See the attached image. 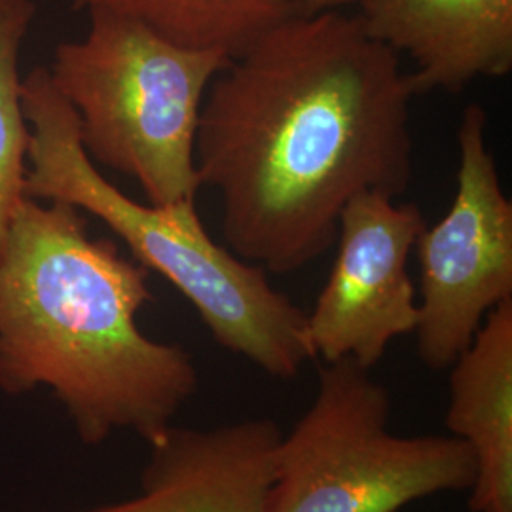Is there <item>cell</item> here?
Returning <instances> with one entry per match:
<instances>
[{
	"label": "cell",
	"mask_w": 512,
	"mask_h": 512,
	"mask_svg": "<svg viewBox=\"0 0 512 512\" xmlns=\"http://www.w3.org/2000/svg\"><path fill=\"white\" fill-rule=\"evenodd\" d=\"M414 95L401 55L342 10L296 14L230 59L196 135L230 251L293 274L336 243L351 198H399L414 175Z\"/></svg>",
	"instance_id": "1"
},
{
	"label": "cell",
	"mask_w": 512,
	"mask_h": 512,
	"mask_svg": "<svg viewBox=\"0 0 512 512\" xmlns=\"http://www.w3.org/2000/svg\"><path fill=\"white\" fill-rule=\"evenodd\" d=\"M86 220L69 203H19L0 247V393L48 389L88 446L120 431L150 446L196 393L198 368L141 330L150 272Z\"/></svg>",
	"instance_id": "2"
},
{
	"label": "cell",
	"mask_w": 512,
	"mask_h": 512,
	"mask_svg": "<svg viewBox=\"0 0 512 512\" xmlns=\"http://www.w3.org/2000/svg\"><path fill=\"white\" fill-rule=\"evenodd\" d=\"M29 124L25 198L63 202L92 215L128 245L148 272L165 277L198 311L220 348L272 378L293 380L313 361L306 311L268 281V272L207 234L196 202L143 205L107 181L84 152L73 107L48 67L21 84Z\"/></svg>",
	"instance_id": "3"
},
{
	"label": "cell",
	"mask_w": 512,
	"mask_h": 512,
	"mask_svg": "<svg viewBox=\"0 0 512 512\" xmlns=\"http://www.w3.org/2000/svg\"><path fill=\"white\" fill-rule=\"evenodd\" d=\"M86 12V37L61 42L48 67L84 152L137 181L150 205L196 202L203 99L230 57L173 44L110 8Z\"/></svg>",
	"instance_id": "4"
},
{
	"label": "cell",
	"mask_w": 512,
	"mask_h": 512,
	"mask_svg": "<svg viewBox=\"0 0 512 512\" xmlns=\"http://www.w3.org/2000/svg\"><path fill=\"white\" fill-rule=\"evenodd\" d=\"M391 397L353 361L319 368L317 393L275 454L268 512H399L471 490L475 458L452 435L401 437Z\"/></svg>",
	"instance_id": "5"
},
{
	"label": "cell",
	"mask_w": 512,
	"mask_h": 512,
	"mask_svg": "<svg viewBox=\"0 0 512 512\" xmlns=\"http://www.w3.org/2000/svg\"><path fill=\"white\" fill-rule=\"evenodd\" d=\"M488 114L463 110L458 128L456 194L448 213L421 230L418 353L423 365L444 370L471 346L484 319L512 300V202L507 198Z\"/></svg>",
	"instance_id": "6"
},
{
	"label": "cell",
	"mask_w": 512,
	"mask_h": 512,
	"mask_svg": "<svg viewBox=\"0 0 512 512\" xmlns=\"http://www.w3.org/2000/svg\"><path fill=\"white\" fill-rule=\"evenodd\" d=\"M425 219L414 203L384 192H361L340 215L338 255L306 313L313 359L372 368L389 344L418 327V296L408 274Z\"/></svg>",
	"instance_id": "7"
},
{
	"label": "cell",
	"mask_w": 512,
	"mask_h": 512,
	"mask_svg": "<svg viewBox=\"0 0 512 512\" xmlns=\"http://www.w3.org/2000/svg\"><path fill=\"white\" fill-rule=\"evenodd\" d=\"M281 437L270 418L173 425L148 446L139 494L84 512H268Z\"/></svg>",
	"instance_id": "8"
},
{
	"label": "cell",
	"mask_w": 512,
	"mask_h": 512,
	"mask_svg": "<svg viewBox=\"0 0 512 512\" xmlns=\"http://www.w3.org/2000/svg\"><path fill=\"white\" fill-rule=\"evenodd\" d=\"M366 33L416 65V92L512 71V0H359Z\"/></svg>",
	"instance_id": "9"
},
{
	"label": "cell",
	"mask_w": 512,
	"mask_h": 512,
	"mask_svg": "<svg viewBox=\"0 0 512 512\" xmlns=\"http://www.w3.org/2000/svg\"><path fill=\"white\" fill-rule=\"evenodd\" d=\"M446 429L475 458L471 512H512V300L488 313L450 366Z\"/></svg>",
	"instance_id": "10"
},
{
	"label": "cell",
	"mask_w": 512,
	"mask_h": 512,
	"mask_svg": "<svg viewBox=\"0 0 512 512\" xmlns=\"http://www.w3.org/2000/svg\"><path fill=\"white\" fill-rule=\"evenodd\" d=\"M90 8L128 14L173 44L230 59L296 16L294 0H73L76 12Z\"/></svg>",
	"instance_id": "11"
},
{
	"label": "cell",
	"mask_w": 512,
	"mask_h": 512,
	"mask_svg": "<svg viewBox=\"0 0 512 512\" xmlns=\"http://www.w3.org/2000/svg\"><path fill=\"white\" fill-rule=\"evenodd\" d=\"M35 14L33 0H0V247L25 200L29 124L21 101L19 52Z\"/></svg>",
	"instance_id": "12"
},
{
	"label": "cell",
	"mask_w": 512,
	"mask_h": 512,
	"mask_svg": "<svg viewBox=\"0 0 512 512\" xmlns=\"http://www.w3.org/2000/svg\"><path fill=\"white\" fill-rule=\"evenodd\" d=\"M351 2H359V0H294V8H296V14L300 16H313V14L342 10Z\"/></svg>",
	"instance_id": "13"
}]
</instances>
